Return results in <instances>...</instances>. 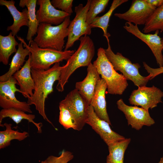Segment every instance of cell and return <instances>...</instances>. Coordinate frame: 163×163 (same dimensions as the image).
Wrapping results in <instances>:
<instances>
[{"label": "cell", "instance_id": "1", "mask_svg": "<svg viewBox=\"0 0 163 163\" xmlns=\"http://www.w3.org/2000/svg\"><path fill=\"white\" fill-rule=\"evenodd\" d=\"M62 66L59 62L55 63L47 70L34 69H31V73L35 83V88L32 95L27 98V103L33 104L36 110L43 118L52 125L48 119L45 111V102L49 95L53 91V85L55 82L59 81Z\"/></svg>", "mask_w": 163, "mask_h": 163}, {"label": "cell", "instance_id": "2", "mask_svg": "<svg viewBox=\"0 0 163 163\" xmlns=\"http://www.w3.org/2000/svg\"><path fill=\"white\" fill-rule=\"evenodd\" d=\"M77 50L67 60L61 71L59 80L56 87L59 92L64 90V86L72 74L78 68L88 66L95 53V46L92 40L88 35L82 37Z\"/></svg>", "mask_w": 163, "mask_h": 163}, {"label": "cell", "instance_id": "3", "mask_svg": "<svg viewBox=\"0 0 163 163\" xmlns=\"http://www.w3.org/2000/svg\"><path fill=\"white\" fill-rule=\"evenodd\" d=\"M17 37L22 43L23 46L30 52L29 56L32 69L48 70L53 64L67 60L75 52L74 50L60 51L52 49L40 48L33 40L27 45L23 39L18 36Z\"/></svg>", "mask_w": 163, "mask_h": 163}, {"label": "cell", "instance_id": "4", "mask_svg": "<svg viewBox=\"0 0 163 163\" xmlns=\"http://www.w3.org/2000/svg\"><path fill=\"white\" fill-rule=\"evenodd\" d=\"M97 57L93 65L96 68L101 78L107 85V93L112 94H122L128 86L127 80L122 74L114 69L107 58L104 49L101 47L97 50Z\"/></svg>", "mask_w": 163, "mask_h": 163}, {"label": "cell", "instance_id": "5", "mask_svg": "<svg viewBox=\"0 0 163 163\" xmlns=\"http://www.w3.org/2000/svg\"><path fill=\"white\" fill-rule=\"evenodd\" d=\"M70 22L69 16L58 25L40 23L34 41L40 47L62 51L64 47L65 38L68 36V27Z\"/></svg>", "mask_w": 163, "mask_h": 163}, {"label": "cell", "instance_id": "6", "mask_svg": "<svg viewBox=\"0 0 163 163\" xmlns=\"http://www.w3.org/2000/svg\"><path fill=\"white\" fill-rule=\"evenodd\" d=\"M108 47L104 49L105 54L111 62L116 71H119L127 80L131 81L138 87L146 86L150 77L141 75L139 72L140 66L138 63H133L128 58L121 53L117 52L115 54L112 50L109 38L107 39Z\"/></svg>", "mask_w": 163, "mask_h": 163}, {"label": "cell", "instance_id": "7", "mask_svg": "<svg viewBox=\"0 0 163 163\" xmlns=\"http://www.w3.org/2000/svg\"><path fill=\"white\" fill-rule=\"evenodd\" d=\"M91 0H88L83 6L80 4L75 8V15L68 26V35L64 51L68 50L82 36L91 34V28L86 21V16Z\"/></svg>", "mask_w": 163, "mask_h": 163}, {"label": "cell", "instance_id": "8", "mask_svg": "<svg viewBox=\"0 0 163 163\" xmlns=\"http://www.w3.org/2000/svg\"><path fill=\"white\" fill-rule=\"evenodd\" d=\"M59 104L65 107L71 113L76 127V130L82 129L87 118L90 105L76 88L69 93Z\"/></svg>", "mask_w": 163, "mask_h": 163}, {"label": "cell", "instance_id": "9", "mask_svg": "<svg viewBox=\"0 0 163 163\" xmlns=\"http://www.w3.org/2000/svg\"><path fill=\"white\" fill-rule=\"evenodd\" d=\"M17 82L12 76L8 81L0 82V106L2 109L13 108L30 113H32L30 105L27 102L21 101L15 97L16 92L21 93L16 88Z\"/></svg>", "mask_w": 163, "mask_h": 163}, {"label": "cell", "instance_id": "10", "mask_svg": "<svg viewBox=\"0 0 163 163\" xmlns=\"http://www.w3.org/2000/svg\"><path fill=\"white\" fill-rule=\"evenodd\" d=\"M163 92L160 89L153 86L148 87L144 86L138 87L132 91L129 99L130 104L149 110L156 107L162 102Z\"/></svg>", "mask_w": 163, "mask_h": 163}, {"label": "cell", "instance_id": "11", "mask_svg": "<svg viewBox=\"0 0 163 163\" xmlns=\"http://www.w3.org/2000/svg\"><path fill=\"white\" fill-rule=\"evenodd\" d=\"M117 104L118 109L124 113L128 125L133 128L139 130L144 126H149L155 123L148 110L137 106H128L122 99L118 100Z\"/></svg>", "mask_w": 163, "mask_h": 163}, {"label": "cell", "instance_id": "12", "mask_svg": "<svg viewBox=\"0 0 163 163\" xmlns=\"http://www.w3.org/2000/svg\"><path fill=\"white\" fill-rule=\"evenodd\" d=\"M156 9L145 0H133L127 11L115 13L114 16L137 25H145Z\"/></svg>", "mask_w": 163, "mask_h": 163}, {"label": "cell", "instance_id": "13", "mask_svg": "<svg viewBox=\"0 0 163 163\" xmlns=\"http://www.w3.org/2000/svg\"><path fill=\"white\" fill-rule=\"evenodd\" d=\"M123 27L127 32L145 43L151 50L159 67L163 66V46L162 39L158 35L159 30L156 31L153 34H145L139 30L137 25L127 22Z\"/></svg>", "mask_w": 163, "mask_h": 163}, {"label": "cell", "instance_id": "14", "mask_svg": "<svg viewBox=\"0 0 163 163\" xmlns=\"http://www.w3.org/2000/svg\"><path fill=\"white\" fill-rule=\"evenodd\" d=\"M87 113L86 123L91 127L107 145L125 139L124 136L113 131L107 122L100 118L91 105L88 107Z\"/></svg>", "mask_w": 163, "mask_h": 163}, {"label": "cell", "instance_id": "15", "mask_svg": "<svg viewBox=\"0 0 163 163\" xmlns=\"http://www.w3.org/2000/svg\"><path fill=\"white\" fill-rule=\"evenodd\" d=\"M37 4L39 6L36 11V15L40 24L58 25L71 14L57 9L52 5L50 0H38Z\"/></svg>", "mask_w": 163, "mask_h": 163}, {"label": "cell", "instance_id": "16", "mask_svg": "<svg viewBox=\"0 0 163 163\" xmlns=\"http://www.w3.org/2000/svg\"><path fill=\"white\" fill-rule=\"evenodd\" d=\"M87 72V76L84 80L76 83L75 88L90 105L97 82L101 78L91 63L88 66Z\"/></svg>", "mask_w": 163, "mask_h": 163}, {"label": "cell", "instance_id": "17", "mask_svg": "<svg viewBox=\"0 0 163 163\" xmlns=\"http://www.w3.org/2000/svg\"><path fill=\"white\" fill-rule=\"evenodd\" d=\"M107 89V83L104 79L101 78L97 82L90 105L92 107L95 112L100 118L107 122L111 125L107 110L105 99Z\"/></svg>", "mask_w": 163, "mask_h": 163}, {"label": "cell", "instance_id": "18", "mask_svg": "<svg viewBox=\"0 0 163 163\" xmlns=\"http://www.w3.org/2000/svg\"><path fill=\"white\" fill-rule=\"evenodd\" d=\"M30 59L29 56L23 66L13 75L20 87L23 96L28 98L31 97L35 88V83L31 73Z\"/></svg>", "mask_w": 163, "mask_h": 163}, {"label": "cell", "instance_id": "19", "mask_svg": "<svg viewBox=\"0 0 163 163\" xmlns=\"http://www.w3.org/2000/svg\"><path fill=\"white\" fill-rule=\"evenodd\" d=\"M15 3L13 0H0V5L5 6L13 18V24L8 27L7 30L8 31L11 30L14 36L17 35L22 27L27 26L28 27L29 24L27 9L25 8L21 12L15 6Z\"/></svg>", "mask_w": 163, "mask_h": 163}, {"label": "cell", "instance_id": "20", "mask_svg": "<svg viewBox=\"0 0 163 163\" xmlns=\"http://www.w3.org/2000/svg\"><path fill=\"white\" fill-rule=\"evenodd\" d=\"M25 112L13 108L2 109L0 111V126L3 127L2 124L3 119L5 118L8 117L11 119L17 124L20 123L23 120H26L28 122H31L34 125L37 129V133H42L41 123H37L34 120L35 118L34 114H28Z\"/></svg>", "mask_w": 163, "mask_h": 163}, {"label": "cell", "instance_id": "21", "mask_svg": "<svg viewBox=\"0 0 163 163\" xmlns=\"http://www.w3.org/2000/svg\"><path fill=\"white\" fill-rule=\"evenodd\" d=\"M21 42L18 45L17 52L13 56L8 71L0 76V82L8 81L20 69L24 62L25 59L30 54L29 50L26 48H24Z\"/></svg>", "mask_w": 163, "mask_h": 163}, {"label": "cell", "instance_id": "22", "mask_svg": "<svg viewBox=\"0 0 163 163\" xmlns=\"http://www.w3.org/2000/svg\"><path fill=\"white\" fill-rule=\"evenodd\" d=\"M37 0H20L19 6L22 8L25 6L27 10L29 21L28 29L27 36L29 43L32 40V37L36 34L40 23L37 19L36 6Z\"/></svg>", "mask_w": 163, "mask_h": 163}, {"label": "cell", "instance_id": "23", "mask_svg": "<svg viewBox=\"0 0 163 163\" xmlns=\"http://www.w3.org/2000/svg\"><path fill=\"white\" fill-rule=\"evenodd\" d=\"M18 44L11 32L7 36L0 35V62L5 65L8 64L10 56L17 52L16 46Z\"/></svg>", "mask_w": 163, "mask_h": 163}, {"label": "cell", "instance_id": "24", "mask_svg": "<svg viewBox=\"0 0 163 163\" xmlns=\"http://www.w3.org/2000/svg\"><path fill=\"white\" fill-rule=\"evenodd\" d=\"M130 141V138H125L107 145L109 153L106 163H123L124 153Z\"/></svg>", "mask_w": 163, "mask_h": 163}, {"label": "cell", "instance_id": "25", "mask_svg": "<svg viewBox=\"0 0 163 163\" xmlns=\"http://www.w3.org/2000/svg\"><path fill=\"white\" fill-rule=\"evenodd\" d=\"M128 0H113L110 8L107 12L101 16H97L90 24L91 28L98 27L102 29L103 36L106 39L110 36L107 32V29L110 18L114 10L123 3L127 2Z\"/></svg>", "mask_w": 163, "mask_h": 163}, {"label": "cell", "instance_id": "26", "mask_svg": "<svg viewBox=\"0 0 163 163\" xmlns=\"http://www.w3.org/2000/svg\"><path fill=\"white\" fill-rule=\"evenodd\" d=\"M4 126L5 129L0 131V149H4L10 145L11 141L16 139L19 141L23 140L27 138L29 135L26 131L20 132L18 130H14L12 129V124L5 123Z\"/></svg>", "mask_w": 163, "mask_h": 163}, {"label": "cell", "instance_id": "27", "mask_svg": "<svg viewBox=\"0 0 163 163\" xmlns=\"http://www.w3.org/2000/svg\"><path fill=\"white\" fill-rule=\"evenodd\" d=\"M156 30L163 31V5L156 8L142 30L145 34Z\"/></svg>", "mask_w": 163, "mask_h": 163}, {"label": "cell", "instance_id": "28", "mask_svg": "<svg viewBox=\"0 0 163 163\" xmlns=\"http://www.w3.org/2000/svg\"><path fill=\"white\" fill-rule=\"evenodd\" d=\"M109 1V0H91L86 16L88 24H90L98 14L104 11Z\"/></svg>", "mask_w": 163, "mask_h": 163}, {"label": "cell", "instance_id": "29", "mask_svg": "<svg viewBox=\"0 0 163 163\" xmlns=\"http://www.w3.org/2000/svg\"><path fill=\"white\" fill-rule=\"evenodd\" d=\"M59 122L66 129L72 128L76 130L73 118L69 110L64 106L59 104Z\"/></svg>", "mask_w": 163, "mask_h": 163}, {"label": "cell", "instance_id": "30", "mask_svg": "<svg viewBox=\"0 0 163 163\" xmlns=\"http://www.w3.org/2000/svg\"><path fill=\"white\" fill-rule=\"evenodd\" d=\"M73 157L74 156L71 152L63 150L59 156L50 155L48 156L46 160L48 163H68Z\"/></svg>", "mask_w": 163, "mask_h": 163}, {"label": "cell", "instance_id": "31", "mask_svg": "<svg viewBox=\"0 0 163 163\" xmlns=\"http://www.w3.org/2000/svg\"><path fill=\"white\" fill-rule=\"evenodd\" d=\"M72 0H52L51 1L52 5L55 8L69 14L73 13Z\"/></svg>", "mask_w": 163, "mask_h": 163}, {"label": "cell", "instance_id": "32", "mask_svg": "<svg viewBox=\"0 0 163 163\" xmlns=\"http://www.w3.org/2000/svg\"><path fill=\"white\" fill-rule=\"evenodd\" d=\"M143 66L149 74L151 80L158 75L163 73V66L158 68H153L149 66L145 62H143Z\"/></svg>", "mask_w": 163, "mask_h": 163}, {"label": "cell", "instance_id": "33", "mask_svg": "<svg viewBox=\"0 0 163 163\" xmlns=\"http://www.w3.org/2000/svg\"><path fill=\"white\" fill-rule=\"evenodd\" d=\"M145 1L150 5L156 8L163 5V0H145Z\"/></svg>", "mask_w": 163, "mask_h": 163}, {"label": "cell", "instance_id": "34", "mask_svg": "<svg viewBox=\"0 0 163 163\" xmlns=\"http://www.w3.org/2000/svg\"><path fill=\"white\" fill-rule=\"evenodd\" d=\"M158 163H163V155L160 158V160Z\"/></svg>", "mask_w": 163, "mask_h": 163}, {"label": "cell", "instance_id": "35", "mask_svg": "<svg viewBox=\"0 0 163 163\" xmlns=\"http://www.w3.org/2000/svg\"><path fill=\"white\" fill-rule=\"evenodd\" d=\"M40 163H48L46 160L42 161Z\"/></svg>", "mask_w": 163, "mask_h": 163}, {"label": "cell", "instance_id": "36", "mask_svg": "<svg viewBox=\"0 0 163 163\" xmlns=\"http://www.w3.org/2000/svg\"><path fill=\"white\" fill-rule=\"evenodd\" d=\"M162 45H163V40H162ZM162 51L163 52V50H162Z\"/></svg>", "mask_w": 163, "mask_h": 163}]
</instances>
